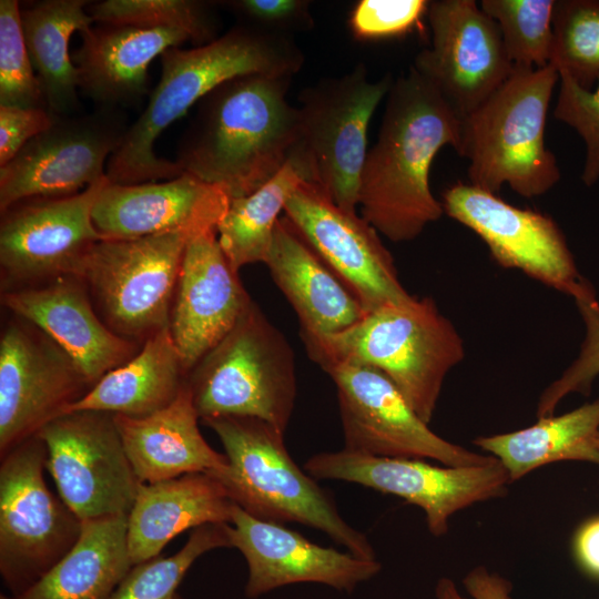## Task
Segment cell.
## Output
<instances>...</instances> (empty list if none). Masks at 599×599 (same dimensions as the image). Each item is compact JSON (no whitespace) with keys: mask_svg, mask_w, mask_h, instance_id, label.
I'll return each mask as SVG.
<instances>
[{"mask_svg":"<svg viewBox=\"0 0 599 599\" xmlns=\"http://www.w3.org/2000/svg\"><path fill=\"white\" fill-rule=\"evenodd\" d=\"M463 121L413 68L392 84L374 145L362 169V217L393 242L416 238L444 214L429 186L436 154L456 151Z\"/></svg>","mask_w":599,"mask_h":599,"instance_id":"6da1fadb","label":"cell"},{"mask_svg":"<svg viewBox=\"0 0 599 599\" xmlns=\"http://www.w3.org/2000/svg\"><path fill=\"white\" fill-rule=\"evenodd\" d=\"M160 60L161 77L146 108L108 161L110 183L158 182L183 174L175 161L153 150L163 131L222 83L248 74L293 78L305 57L292 37L238 23L210 43L169 48Z\"/></svg>","mask_w":599,"mask_h":599,"instance_id":"7a4b0ae2","label":"cell"},{"mask_svg":"<svg viewBox=\"0 0 599 599\" xmlns=\"http://www.w3.org/2000/svg\"><path fill=\"white\" fill-rule=\"evenodd\" d=\"M291 82L292 77L248 74L215 88L199 102L175 163L231 200L266 184L297 142V106L286 99Z\"/></svg>","mask_w":599,"mask_h":599,"instance_id":"3957f363","label":"cell"},{"mask_svg":"<svg viewBox=\"0 0 599 599\" xmlns=\"http://www.w3.org/2000/svg\"><path fill=\"white\" fill-rule=\"evenodd\" d=\"M301 336L319 366L351 362L380 370L427 424L447 374L465 356L458 331L428 296L384 305L334 335Z\"/></svg>","mask_w":599,"mask_h":599,"instance_id":"277c9868","label":"cell"},{"mask_svg":"<svg viewBox=\"0 0 599 599\" xmlns=\"http://www.w3.org/2000/svg\"><path fill=\"white\" fill-rule=\"evenodd\" d=\"M202 422L220 438L227 458L226 469L212 476L237 506L263 520L318 529L356 557L376 559L368 538L343 519L333 497L296 465L284 432L255 417Z\"/></svg>","mask_w":599,"mask_h":599,"instance_id":"5b68a950","label":"cell"},{"mask_svg":"<svg viewBox=\"0 0 599 599\" xmlns=\"http://www.w3.org/2000/svg\"><path fill=\"white\" fill-rule=\"evenodd\" d=\"M559 82L549 64L514 67L510 77L463 121L459 156L468 160L469 184L498 194L507 184L524 197L547 193L560 180L545 143L550 99Z\"/></svg>","mask_w":599,"mask_h":599,"instance_id":"8992f818","label":"cell"},{"mask_svg":"<svg viewBox=\"0 0 599 599\" xmlns=\"http://www.w3.org/2000/svg\"><path fill=\"white\" fill-rule=\"evenodd\" d=\"M294 361L291 344L252 301L187 374L200 419L255 417L285 433L296 398Z\"/></svg>","mask_w":599,"mask_h":599,"instance_id":"52a82bcc","label":"cell"},{"mask_svg":"<svg viewBox=\"0 0 599 599\" xmlns=\"http://www.w3.org/2000/svg\"><path fill=\"white\" fill-rule=\"evenodd\" d=\"M394 80H369L363 63L324 78L298 95L297 142L291 158L305 180L339 207L356 212L372 116Z\"/></svg>","mask_w":599,"mask_h":599,"instance_id":"ba28073f","label":"cell"},{"mask_svg":"<svg viewBox=\"0 0 599 599\" xmlns=\"http://www.w3.org/2000/svg\"><path fill=\"white\" fill-rule=\"evenodd\" d=\"M197 234L175 231L94 244L78 277L100 317L115 334L144 343L169 327L184 252Z\"/></svg>","mask_w":599,"mask_h":599,"instance_id":"9c48e42d","label":"cell"},{"mask_svg":"<svg viewBox=\"0 0 599 599\" xmlns=\"http://www.w3.org/2000/svg\"><path fill=\"white\" fill-rule=\"evenodd\" d=\"M47 447L37 434L1 456L0 573L16 598L74 546L82 520L44 479Z\"/></svg>","mask_w":599,"mask_h":599,"instance_id":"30bf717a","label":"cell"},{"mask_svg":"<svg viewBox=\"0 0 599 599\" xmlns=\"http://www.w3.org/2000/svg\"><path fill=\"white\" fill-rule=\"evenodd\" d=\"M304 469L315 479L343 480L399 497L420 508L432 535L448 530L450 518L476 502L504 497L510 484L494 458L476 466H436L425 459L393 458L323 451L309 457Z\"/></svg>","mask_w":599,"mask_h":599,"instance_id":"8fae6325","label":"cell"},{"mask_svg":"<svg viewBox=\"0 0 599 599\" xmlns=\"http://www.w3.org/2000/svg\"><path fill=\"white\" fill-rule=\"evenodd\" d=\"M321 367L337 389L344 449L380 457L430 459L453 467L484 465L494 459L434 433L380 370L351 362Z\"/></svg>","mask_w":599,"mask_h":599,"instance_id":"7c38bea8","label":"cell"},{"mask_svg":"<svg viewBox=\"0 0 599 599\" xmlns=\"http://www.w3.org/2000/svg\"><path fill=\"white\" fill-rule=\"evenodd\" d=\"M38 435L45 444V469L59 496L82 521L129 515L141 481L113 414L69 412Z\"/></svg>","mask_w":599,"mask_h":599,"instance_id":"4fadbf2b","label":"cell"},{"mask_svg":"<svg viewBox=\"0 0 599 599\" xmlns=\"http://www.w3.org/2000/svg\"><path fill=\"white\" fill-rule=\"evenodd\" d=\"M110 181L105 176L70 196L22 200L0 223L2 292L77 276L97 242L93 206Z\"/></svg>","mask_w":599,"mask_h":599,"instance_id":"5bb4252c","label":"cell"},{"mask_svg":"<svg viewBox=\"0 0 599 599\" xmlns=\"http://www.w3.org/2000/svg\"><path fill=\"white\" fill-rule=\"evenodd\" d=\"M128 128L120 109L57 116L0 167V211L27 199L74 195L101 181Z\"/></svg>","mask_w":599,"mask_h":599,"instance_id":"9a60e30c","label":"cell"},{"mask_svg":"<svg viewBox=\"0 0 599 599\" xmlns=\"http://www.w3.org/2000/svg\"><path fill=\"white\" fill-rule=\"evenodd\" d=\"M440 202L444 213L475 232L502 267L519 270L572 298L592 286L579 273L562 231L549 215L461 182L446 189Z\"/></svg>","mask_w":599,"mask_h":599,"instance_id":"2e32d148","label":"cell"},{"mask_svg":"<svg viewBox=\"0 0 599 599\" xmlns=\"http://www.w3.org/2000/svg\"><path fill=\"white\" fill-rule=\"evenodd\" d=\"M429 45L412 65L464 120L511 74L496 21L475 0L429 1Z\"/></svg>","mask_w":599,"mask_h":599,"instance_id":"e0dca14e","label":"cell"},{"mask_svg":"<svg viewBox=\"0 0 599 599\" xmlns=\"http://www.w3.org/2000/svg\"><path fill=\"white\" fill-rule=\"evenodd\" d=\"M92 385L73 359L16 317L0 338V457L65 414Z\"/></svg>","mask_w":599,"mask_h":599,"instance_id":"ac0fdd59","label":"cell"},{"mask_svg":"<svg viewBox=\"0 0 599 599\" xmlns=\"http://www.w3.org/2000/svg\"><path fill=\"white\" fill-rule=\"evenodd\" d=\"M284 216L367 313L412 297L379 233L356 212L335 204L316 185L301 182L285 204Z\"/></svg>","mask_w":599,"mask_h":599,"instance_id":"d6986e66","label":"cell"},{"mask_svg":"<svg viewBox=\"0 0 599 599\" xmlns=\"http://www.w3.org/2000/svg\"><path fill=\"white\" fill-rule=\"evenodd\" d=\"M227 534L231 546L247 562L245 595L252 599L297 582H317L351 592L382 568L377 559L316 545L284 524L256 518L237 505Z\"/></svg>","mask_w":599,"mask_h":599,"instance_id":"ffe728a7","label":"cell"},{"mask_svg":"<svg viewBox=\"0 0 599 599\" xmlns=\"http://www.w3.org/2000/svg\"><path fill=\"white\" fill-rule=\"evenodd\" d=\"M252 301L216 230L193 236L184 252L169 323L186 374L227 335Z\"/></svg>","mask_w":599,"mask_h":599,"instance_id":"44dd1931","label":"cell"},{"mask_svg":"<svg viewBox=\"0 0 599 599\" xmlns=\"http://www.w3.org/2000/svg\"><path fill=\"white\" fill-rule=\"evenodd\" d=\"M3 305L57 343L93 386L130 361L141 346L115 334L100 317L81 278L62 276L2 292Z\"/></svg>","mask_w":599,"mask_h":599,"instance_id":"7402d4cb","label":"cell"},{"mask_svg":"<svg viewBox=\"0 0 599 599\" xmlns=\"http://www.w3.org/2000/svg\"><path fill=\"white\" fill-rule=\"evenodd\" d=\"M230 196L220 186L183 173L164 182L113 184L103 187L92 221L102 240L216 230Z\"/></svg>","mask_w":599,"mask_h":599,"instance_id":"603a6c76","label":"cell"},{"mask_svg":"<svg viewBox=\"0 0 599 599\" xmlns=\"http://www.w3.org/2000/svg\"><path fill=\"white\" fill-rule=\"evenodd\" d=\"M72 53L79 91L97 108L136 105L149 93V67L166 49L180 47L189 37L172 29H144L97 23L81 32Z\"/></svg>","mask_w":599,"mask_h":599,"instance_id":"cb8c5ba5","label":"cell"},{"mask_svg":"<svg viewBox=\"0 0 599 599\" xmlns=\"http://www.w3.org/2000/svg\"><path fill=\"white\" fill-rule=\"evenodd\" d=\"M265 265L295 311L301 335H334L349 328L367 314L353 292L285 216L276 223Z\"/></svg>","mask_w":599,"mask_h":599,"instance_id":"d4e9b609","label":"cell"},{"mask_svg":"<svg viewBox=\"0 0 599 599\" xmlns=\"http://www.w3.org/2000/svg\"><path fill=\"white\" fill-rule=\"evenodd\" d=\"M236 504L207 473L141 483L128 515V547L133 565L158 557L177 535L206 524H231Z\"/></svg>","mask_w":599,"mask_h":599,"instance_id":"484cf974","label":"cell"},{"mask_svg":"<svg viewBox=\"0 0 599 599\" xmlns=\"http://www.w3.org/2000/svg\"><path fill=\"white\" fill-rule=\"evenodd\" d=\"M114 420L141 483L193 473L217 475L227 467L225 454L212 448L200 432L186 382L167 407L141 418L114 415Z\"/></svg>","mask_w":599,"mask_h":599,"instance_id":"4316f807","label":"cell"},{"mask_svg":"<svg viewBox=\"0 0 599 599\" xmlns=\"http://www.w3.org/2000/svg\"><path fill=\"white\" fill-rule=\"evenodd\" d=\"M187 374L170 328L150 336L123 365L100 378L65 413L97 410L141 418L171 405Z\"/></svg>","mask_w":599,"mask_h":599,"instance_id":"83f0119b","label":"cell"},{"mask_svg":"<svg viewBox=\"0 0 599 599\" xmlns=\"http://www.w3.org/2000/svg\"><path fill=\"white\" fill-rule=\"evenodd\" d=\"M128 515L82 521L68 554L35 585L13 599H109L133 567Z\"/></svg>","mask_w":599,"mask_h":599,"instance_id":"f1b7e54d","label":"cell"},{"mask_svg":"<svg viewBox=\"0 0 599 599\" xmlns=\"http://www.w3.org/2000/svg\"><path fill=\"white\" fill-rule=\"evenodd\" d=\"M599 398L561 415L538 418L519 430L480 436L474 444L496 458L510 483L558 461H586L599 467Z\"/></svg>","mask_w":599,"mask_h":599,"instance_id":"f546056e","label":"cell"},{"mask_svg":"<svg viewBox=\"0 0 599 599\" xmlns=\"http://www.w3.org/2000/svg\"><path fill=\"white\" fill-rule=\"evenodd\" d=\"M87 0H44L21 9L27 50L42 84L47 108L58 116L74 115L80 106L78 69L70 39L94 21Z\"/></svg>","mask_w":599,"mask_h":599,"instance_id":"4dcf8cb0","label":"cell"},{"mask_svg":"<svg viewBox=\"0 0 599 599\" xmlns=\"http://www.w3.org/2000/svg\"><path fill=\"white\" fill-rule=\"evenodd\" d=\"M306 181L291 158L284 167L256 191L230 201L216 227L219 243L235 272L267 260L281 212L297 185Z\"/></svg>","mask_w":599,"mask_h":599,"instance_id":"1f68e13d","label":"cell"},{"mask_svg":"<svg viewBox=\"0 0 599 599\" xmlns=\"http://www.w3.org/2000/svg\"><path fill=\"white\" fill-rule=\"evenodd\" d=\"M94 23L179 30L195 45L212 42L217 22L212 4L199 0H103L87 7Z\"/></svg>","mask_w":599,"mask_h":599,"instance_id":"d6a6232c","label":"cell"},{"mask_svg":"<svg viewBox=\"0 0 599 599\" xmlns=\"http://www.w3.org/2000/svg\"><path fill=\"white\" fill-rule=\"evenodd\" d=\"M227 525L200 526L174 555L134 565L109 599H174L179 585L197 558L217 548H232Z\"/></svg>","mask_w":599,"mask_h":599,"instance_id":"836d02e7","label":"cell"},{"mask_svg":"<svg viewBox=\"0 0 599 599\" xmlns=\"http://www.w3.org/2000/svg\"><path fill=\"white\" fill-rule=\"evenodd\" d=\"M479 6L498 24L514 67L550 64L556 0H483Z\"/></svg>","mask_w":599,"mask_h":599,"instance_id":"e575fe53","label":"cell"},{"mask_svg":"<svg viewBox=\"0 0 599 599\" xmlns=\"http://www.w3.org/2000/svg\"><path fill=\"white\" fill-rule=\"evenodd\" d=\"M550 64L590 90L599 75V0H556Z\"/></svg>","mask_w":599,"mask_h":599,"instance_id":"d590c367","label":"cell"},{"mask_svg":"<svg viewBox=\"0 0 599 599\" xmlns=\"http://www.w3.org/2000/svg\"><path fill=\"white\" fill-rule=\"evenodd\" d=\"M20 11L19 1H0V105L48 109L24 42Z\"/></svg>","mask_w":599,"mask_h":599,"instance_id":"8d00e7d4","label":"cell"},{"mask_svg":"<svg viewBox=\"0 0 599 599\" xmlns=\"http://www.w3.org/2000/svg\"><path fill=\"white\" fill-rule=\"evenodd\" d=\"M585 327V336L577 357L540 395L537 417L555 414L557 406L568 395H588L599 376V302L591 286L573 298Z\"/></svg>","mask_w":599,"mask_h":599,"instance_id":"74e56055","label":"cell"},{"mask_svg":"<svg viewBox=\"0 0 599 599\" xmlns=\"http://www.w3.org/2000/svg\"><path fill=\"white\" fill-rule=\"evenodd\" d=\"M559 73V92L554 116L572 128L585 143L581 180L586 186L599 180V75L595 87L587 90L567 72Z\"/></svg>","mask_w":599,"mask_h":599,"instance_id":"f35d334b","label":"cell"},{"mask_svg":"<svg viewBox=\"0 0 599 599\" xmlns=\"http://www.w3.org/2000/svg\"><path fill=\"white\" fill-rule=\"evenodd\" d=\"M428 3L427 0H361L351 11V32L359 40L403 35L426 16Z\"/></svg>","mask_w":599,"mask_h":599,"instance_id":"ab89813d","label":"cell"},{"mask_svg":"<svg viewBox=\"0 0 599 599\" xmlns=\"http://www.w3.org/2000/svg\"><path fill=\"white\" fill-rule=\"evenodd\" d=\"M238 19L262 31L290 35L314 27L311 2L306 0H232L222 2Z\"/></svg>","mask_w":599,"mask_h":599,"instance_id":"60d3db41","label":"cell"},{"mask_svg":"<svg viewBox=\"0 0 599 599\" xmlns=\"http://www.w3.org/2000/svg\"><path fill=\"white\" fill-rule=\"evenodd\" d=\"M57 116L45 108L0 105V167L30 140L48 130Z\"/></svg>","mask_w":599,"mask_h":599,"instance_id":"b9f144b4","label":"cell"},{"mask_svg":"<svg viewBox=\"0 0 599 599\" xmlns=\"http://www.w3.org/2000/svg\"><path fill=\"white\" fill-rule=\"evenodd\" d=\"M572 548L579 566L590 576L599 578V516L579 526Z\"/></svg>","mask_w":599,"mask_h":599,"instance_id":"7bdbcfd3","label":"cell"},{"mask_svg":"<svg viewBox=\"0 0 599 599\" xmlns=\"http://www.w3.org/2000/svg\"><path fill=\"white\" fill-rule=\"evenodd\" d=\"M464 587L471 599H510L511 583L485 567H476L464 578Z\"/></svg>","mask_w":599,"mask_h":599,"instance_id":"ee69618b","label":"cell"},{"mask_svg":"<svg viewBox=\"0 0 599 599\" xmlns=\"http://www.w3.org/2000/svg\"><path fill=\"white\" fill-rule=\"evenodd\" d=\"M436 599H465L455 582L449 578H440L436 586Z\"/></svg>","mask_w":599,"mask_h":599,"instance_id":"f6af8a7d","label":"cell"},{"mask_svg":"<svg viewBox=\"0 0 599 599\" xmlns=\"http://www.w3.org/2000/svg\"><path fill=\"white\" fill-rule=\"evenodd\" d=\"M0 599H13V598L1 593Z\"/></svg>","mask_w":599,"mask_h":599,"instance_id":"bcb514c9","label":"cell"},{"mask_svg":"<svg viewBox=\"0 0 599 599\" xmlns=\"http://www.w3.org/2000/svg\"><path fill=\"white\" fill-rule=\"evenodd\" d=\"M596 443H597V445H598V447H599V433H598V435H597Z\"/></svg>","mask_w":599,"mask_h":599,"instance_id":"7dc6e473","label":"cell"},{"mask_svg":"<svg viewBox=\"0 0 599 599\" xmlns=\"http://www.w3.org/2000/svg\"><path fill=\"white\" fill-rule=\"evenodd\" d=\"M174 599H183V598L179 593H176Z\"/></svg>","mask_w":599,"mask_h":599,"instance_id":"c3c4849f","label":"cell"}]
</instances>
